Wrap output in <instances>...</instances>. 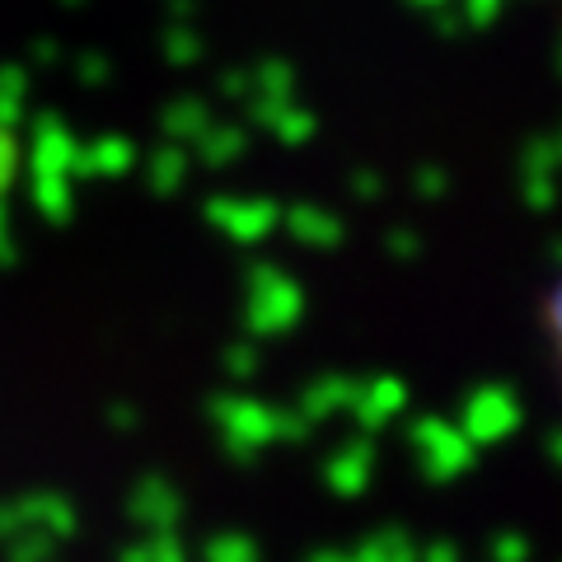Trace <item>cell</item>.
Returning a JSON list of instances; mask_svg holds the SVG:
<instances>
[{"mask_svg":"<svg viewBox=\"0 0 562 562\" xmlns=\"http://www.w3.org/2000/svg\"><path fill=\"white\" fill-rule=\"evenodd\" d=\"M539 324H543V347H549V361H553V380H558V398H562V272L553 277V286L543 291V310H539Z\"/></svg>","mask_w":562,"mask_h":562,"instance_id":"6da1fadb","label":"cell"}]
</instances>
